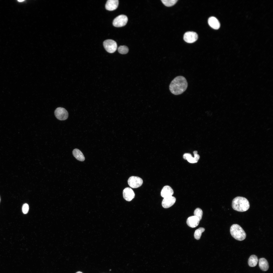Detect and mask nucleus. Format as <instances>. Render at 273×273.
<instances>
[{"label": "nucleus", "instance_id": "7", "mask_svg": "<svg viewBox=\"0 0 273 273\" xmlns=\"http://www.w3.org/2000/svg\"><path fill=\"white\" fill-rule=\"evenodd\" d=\"M128 183L129 186L132 188H135L141 186L143 183V180L141 178L132 176L128 179Z\"/></svg>", "mask_w": 273, "mask_h": 273}, {"label": "nucleus", "instance_id": "19", "mask_svg": "<svg viewBox=\"0 0 273 273\" xmlns=\"http://www.w3.org/2000/svg\"><path fill=\"white\" fill-rule=\"evenodd\" d=\"M205 231L204 228L201 227L196 230L194 233L195 238L196 240H199L200 238L202 233Z\"/></svg>", "mask_w": 273, "mask_h": 273}, {"label": "nucleus", "instance_id": "21", "mask_svg": "<svg viewBox=\"0 0 273 273\" xmlns=\"http://www.w3.org/2000/svg\"><path fill=\"white\" fill-rule=\"evenodd\" d=\"M118 51L119 53L121 54H125L127 53L129 51L128 47L125 46H121L118 48Z\"/></svg>", "mask_w": 273, "mask_h": 273}, {"label": "nucleus", "instance_id": "9", "mask_svg": "<svg viewBox=\"0 0 273 273\" xmlns=\"http://www.w3.org/2000/svg\"><path fill=\"white\" fill-rule=\"evenodd\" d=\"M123 193L124 198L129 201H131L134 198L135 195L132 190L129 187L125 188L123 190Z\"/></svg>", "mask_w": 273, "mask_h": 273}, {"label": "nucleus", "instance_id": "22", "mask_svg": "<svg viewBox=\"0 0 273 273\" xmlns=\"http://www.w3.org/2000/svg\"><path fill=\"white\" fill-rule=\"evenodd\" d=\"M194 216L197 217L200 220L202 218L203 212L200 208H197L195 210L194 212Z\"/></svg>", "mask_w": 273, "mask_h": 273}, {"label": "nucleus", "instance_id": "6", "mask_svg": "<svg viewBox=\"0 0 273 273\" xmlns=\"http://www.w3.org/2000/svg\"><path fill=\"white\" fill-rule=\"evenodd\" d=\"M55 116L56 118L60 120H64L68 117L69 114L67 110L62 107L57 108L54 112Z\"/></svg>", "mask_w": 273, "mask_h": 273}, {"label": "nucleus", "instance_id": "17", "mask_svg": "<svg viewBox=\"0 0 273 273\" xmlns=\"http://www.w3.org/2000/svg\"><path fill=\"white\" fill-rule=\"evenodd\" d=\"M73 154L77 160L80 161H83L85 160V157L83 153L78 149L76 148L74 149Z\"/></svg>", "mask_w": 273, "mask_h": 273}, {"label": "nucleus", "instance_id": "16", "mask_svg": "<svg viewBox=\"0 0 273 273\" xmlns=\"http://www.w3.org/2000/svg\"><path fill=\"white\" fill-rule=\"evenodd\" d=\"M259 266L260 269L263 271H266L269 268L268 263L267 260L264 258H262L259 260Z\"/></svg>", "mask_w": 273, "mask_h": 273}, {"label": "nucleus", "instance_id": "3", "mask_svg": "<svg viewBox=\"0 0 273 273\" xmlns=\"http://www.w3.org/2000/svg\"><path fill=\"white\" fill-rule=\"evenodd\" d=\"M230 232L233 237L238 240H243L246 237V234L245 232L242 227L238 224H233L231 227Z\"/></svg>", "mask_w": 273, "mask_h": 273}, {"label": "nucleus", "instance_id": "2", "mask_svg": "<svg viewBox=\"0 0 273 273\" xmlns=\"http://www.w3.org/2000/svg\"><path fill=\"white\" fill-rule=\"evenodd\" d=\"M232 206L235 210L240 212H243L248 210L250 207L249 202L246 198L238 196L232 200Z\"/></svg>", "mask_w": 273, "mask_h": 273}, {"label": "nucleus", "instance_id": "15", "mask_svg": "<svg viewBox=\"0 0 273 273\" xmlns=\"http://www.w3.org/2000/svg\"><path fill=\"white\" fill-rule=\"evenodd\" d=\"M208 23L212 28L215 29H218L220 26L219 21L217 18L214 17H211L209 18Z\"/></svg>", "mask_w": 273, "mask_h": 273}, {"label": "nucleus", "instance_id": "13", "mask_svg": "<svg viewBox=\"0 0 273 273\" xmlns=\"http://www.w3.org/2000/svg\"><path fill=\"white\" fill-rule=\"evenodd\" d=\"M174 191L172 188L169 186H165L162 189L161 195L164 198L172 196Z\"/></svg>", "mask_w": 273, "mask_h": 273}, {"label": "nucleus", "instance_id": "10", "mask_svg": "<svg viewBox=\"0 0 273 273\" xmlns=\"http://www.w3.org/2000/svg\"><path fill=\"white\" fill-rule=\"evenodd\" d=\"M176 200V198L172 196L164 198L162 201V206L165 208H169L174 204Z\"/></svg>", "mask_w": 273, "mask_h": 273}, {"label": "nucleus", "instance_id": "12", "mask_svg": "<svg viewBox=\"0 0 273 273\" xmlns=\"http://www.w3.org/2000/svg\"><path fill=\"white\" fill-rule=\"evenodd\" d=\"M119 1L118 0H108L105 5V8L108 10L112 11L116 10L118 7Z\"/></svg>", "mask_w": 273, "mask_h": 273}, {"label": "nucleus", "instance_id": "5", "mask_svg": "<svg viewBox=\"0 0 273 273\" xmlns=\"http://www.w3.org/2000/svg\"><path fill=\"white\" fill-rule=\"evenodd\" d=\"M128 20V18L126 16L124 15H120L114 19L113 22V25L116 27H121L126 25Z\"/></svg>", "mask_w": 273, "mask_h": 273}, {"label": "nucleus", "instance_id": "8", "mask_svg": "<svg viewBox=\"0 0 273 273\" xmlns=\"http://www.w3.org/2000/svg\"><path fill=\"white\" fill-rule=\"evenodd\" d=\"M198 38V35L196 33L192 31H188L186 32L184 36V39L186 42L191 43L194 42Z\"/></svg>", "mask_w": 273, "mask_h": 273}, {"label": "nucleus", "instance_id": "4", "mask_svg": "<svg viewBox=\"0 0 273 273\" xmlns=\"http://www.w3.org/2000/svg\"><path fill=\"white\" fill-rule=\"evenodd\" d=\"M103 45L105 50L110 53H112L115 52L117 47L116 42L112 39L105 40L103 42Z\"/></svg>", "mask_w": 273, "mask_h": 273}, {"label": "nucleus", "instance_id": "18", "mask_svg": "<svg viewBox=\"0 0 273 273\" xmlns=\"http://www.w3.org/2000/svg\"><path fill=\"white\" fill-rule=\"evenodd\" d=\"M258 261V259L257 256L255 255H252L248 259V264L250 267H254L257 265Z\"/></svg>", "mask_w": 273, "mask_h": 273}, {"label": "nucleus", "instance_id": "1", "mask_svg": "<svg viewBox=\"0 0 273 273\" xmlns=\"http://www.w3.org/2000/svg\"><path fill=\"white\" fill-rule=\"evenodd\" d=\"M188 83L186 78L180 76L175 78L171 81L169 86L171 92L175 95H180L186 89Z\"/></svg>", "mask_w": 273, "mask_h": 273}, {"label": "nucleus", "instance_id": "23", "mask_svg": "<svg viewBox=\"0 0 273 273\" xmlns=\"http://www.w3.org/2000/svg\"><path fill=\"white\" fill-rule=\"evenodd\" d=\"M29 210L28 205L26 203L24 204L22 206V210L23 213L24 214H27Z\"/></svg>", "mask_w": 273, "mask_h": 273}, {"label": "nucleus", "instance_id": "25", "mask_svg": "<svg viewBox=\"0 0 273 273\" xmlns=\"http://www.w3.org/2000/svg\"><path fill=\"white\" fill-rule=\"evenodd\" d=\"M0 201H1V198H0Z\"/></svg>", "mask_w": 273, "mask_h": 273}, {"label": "nucleus", "instance_id": "24", "mask_svg": "<svg viewBox=\"0 0 273 273\" xmlns=\"http://www.w3.org/2000/svg\"><path fill=\"white\" fill-rule=\"evenodd\" d=\"M76 273H83L82 272H81V271H78L76 272Z\"/></svg>", "mask_w": 273, "mask_h": 273}, {"label": "nucleus", "instance_id": "14", "mask_svg": "<svg viewBox=\"0 0 273 273\" xmlns=\"http://www.w3.org/2000/svg\"><path fill=\"white\" fill-rule=\"evenodd\" d=\"M194 157H193L190 153H185L183 155V158L184 159L187 160L188 162L190 163H196L199 159L200 156L197 154H194Z\"/></svg>", "mask_w": 273, "mask_h": 273}, {"label": "nucleus", "instance_id": "11", "mask_svg": "<svg viewBox=\"0 0 273 273\" xmlns=\"http://www.w3.org/2000/svg\"><path fill=\"white\" fill-rule=\"evenodd\" d=\"M200 221L197 217L193 216L189 217L187 219L186 222L188 226L192 228H194L198 225Z\"/></svg>", "mask_w": 273, "mask_h": 273}, {"label": "nucleus", "instance_id": "20", "mask_svg": "<svg viewBox=\"0 0 273 273\" xmlns=\"http://www.w3.org/2000/svg\"><path fill=\"white\" fill-rule=\"evenodd\" d=\"M163 4L165 6L170 7L174 5L177 2V0H162Z\"/></svg>", "mask_w": 273, "mask_h": 273}]
</instances>
